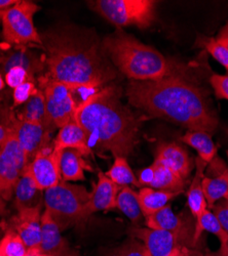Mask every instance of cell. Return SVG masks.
<instances>
[{
    "mask_svg": "<svg viewBox=\"0 0 228 256\" xmlns=\"http://www.w3.org/2000/svg\"><path fill=\"white\" fill-rule=\"evenodd\" d=\"M191 250H192L191 248L181 246V247L175 248L174 250H172V251H171L170 253H168V254H165L164 256H189Z\"/></svg>",
    "mask_w": 228,
    "mask_h": 256,
    "instance_id": "39",
    "label": "cell"
},
{
    "mask_svg": "<svg viewBox=\"0 0 228 256\" xmlns=\"http://www.w3.org/2000/svg\"><path fill=\"white\" fill-rule=\"evenodd\" d=\"M215 176H203L202 190L209 209L221 200L228 201V167L221 160L214 164Z\"/></svg>",
    "mask_w": 228,
    "mask_h": 256,
    "instance_id": "20",
    "label": "cell"
},
{
    "mask_svg": "<svg viewBox=\"0 0 228 256\" xmlns=\"http://www.w3.org/2000/svg\"><path fill=\"white\" fill-rule=\"evenodd\" d=\"M105 176L119 188L131 186L140 188L138 178L126 157H115L112 166L105 172Z\"/></svg>",
    "mask_w": 228,
    "mask_h": 256,
    "instance_id": "30",
    "label": "cell"
},
{
    "mask_svg": "<svg viewBox=\"0 0 228 256\" xmlns=\"http://www.w3.org/2000/svg\"><path fill=\"white\" fill-rule=\"evenodd\" d=\"M53 146L55 150L60 152H63L66 148H73V150L80 152L85 157L92 154L89 136L84 128L75 120L60 128L55 140L53 142Z\"/></svg>",
    "mask_w": 228,
    "mask_h": 256,
    "instance_id": "19",
    "label": "cell"
},
{
    "mask_svg": "<svg viewBox=\"0 0 228 256\" xmlns=\"http://www.w3.org/2000/svg\"><path fill=\"white\" fill-rule=\"evenodd\" d=\"M145 224L149 228L172 232L181 237L189 248L196 249L197 245L194 242L195 220L192 216L176 214L170 204L145 218Z\"/></svg>",
    "mask_w": 228,
    "mask_h": 256,
    "instance_id": "11",
    "label": "cell"
},
{
    "mask_svg": "<svg viewBox=\"0 0 228 256\" xmlns=\"http://www.w3.org/2000/svg\"><path fill=\"white\" fill-rule=\"evenodd\" d=\"M18 2V0H0V12H5Z\"/></svg>",
    "mask_w": 228,
    "mask_h": 256,
    "instance_id": "43",
    "label": "cell"
},
{
    "mask_svg": "<svg viewBox=\"0 0 228 256\" xmlns=\"http://www.w3.org/2000/svg\"><path fill=\"white\" fill-rule=\"evenodd\" d=\"M210 83L217 98L228 100V75L213 74Z\"/></svg>",
    "mask_w": 228,
    "mask_h": 256,
    "instance_id": "36",
    "label": "cell"
},
{
    "mask_svg": "<svg viewBox=\"0 0 228 256\" xmlns=\"http://www.w3.org/2000/svg\"><path fill=\"white\" fill-rule=\"evenodd\" d=\"M2 16H3V12H0V22H2Z\"/></svg>",
    "mask_w": 228,
    "mask_h": 256,
    "instance_id": "48",
    "label": "cell"
},
{
    "mask_svg": "<svg viewBox=\"0 0 228 256\" xmlns=\"http://www.w3.org/2000/svg\"><path fill=\"white\" fill-rule=\"evenodd\" d=\"M120 96L118 86L106 85L79 104L74 120L87 132L91 148L128 158L139 142L141 123Z\"/></svg>",
    "mask_w": 228,
    "mask_h": 256,
    "instance_id": "3",
    "label": "cell"
},
{
    "mask_svg": "<svg viewBox=\"0 0 228 256\" xmlns=\"http://www.w3.org/2000/svg\"><path fill=\"white\" fill-rule=\"evenodd\" d=\"M210 210L217 216L222 228L228 232V201L221 200L217 202Z\"/></svg>",
    "mask_w": 228,
    "mask_h": 256,
    "instance_id": "37",
    "label": "cell"
},
{
    "mask_svg": "<svg viewBox=\"0 0 228 256\" xmlns=\"http://www.w3.org/2000/svg\"><path fill=\"white\" fill-rule=\"evenodd\" d=\"M61 232L62 230L50 212L45 209L40 224V243L38 245L40 250L49 256H58L69 251L71 249L69 243Z\"/></svg>",
    "mask_w": 228,
    "mask_h": 256,
    "instance_id": "18",
    "label": "cell"
},
{
    "mask_svg": "<svg viewBox=\"0 0 228 256\" xmlns=\"http://www.w3.org/2000/svg\"><path fill=\"white\" fill-rule=\"evenodd\" d=\"M195 165L196 172L192 180L189 182V186L187 190L188 208L194 220L198 218L204 210L209 209L203 195V190L201 184L202 178L204 176V168L206 166V163L197 157L195 160Z\"/></svg>",
    "mask_w": 228,
    "mask_h": 256,
    "instance_id": "24",
    "label": "cell"
},
{
    "mask_svg": "<svg viewBox=\"0 0 228 256\" xmlns=\"http://www.w3.org/2000/svg\"><path fill=\"white\" fill-rule=\"evenodd\" d=\"M38 90L37 82H26L16 88L13 92V108L23 106Z\"/></svg>",
    "mask_w": 228,
    "mask_h": 256,
    "instance_id": "35",
    "label": "cell"
},
{
    "mask_svg": "<svg viewBox=\"0 0 228 256\" xmlns=\"http://www.w3.org/2000/svg\"><path fill=\"white\" fill-rule=\"evenodd\" d=\"M0 64H2V56H0ZM5 86H6V82H5L2 72H0V92L5 88Z\"/></svg>",
    "mask_w": 228,
    "mask_h": 256,
    "instance_id": "45",
    "label": "cell"
},
{
    "mask_svg": "<svg viewBox=\"0 0 228 256\" xmlns=\"http://www.w3.org/2000/svg\"><path fill=\"white\" fill-rule=\"evenodd\" d=\"M152 180H153V169L151 165L140 170L138 174V182L140 188L150 186Z\"/></svg>",
    "mask_w": 228,
    "mask_h": 256,
    "instance_id": "38",
    "label": "cell"
},
{
    "mask_svg": "<svg viewBox=\"0 0 228 256\" xmlns=\"http://www.w3.org/2000/svg\"><path fill=\"white\" fill-rule=\"evenodd\" d=\"M21 67L26 69L34 77L45 71L47 68L45 58L29 48H13L2 56L0 72L3 76L12 68ZM37 78V77H36Z\"/></svg>",
    "mask_w": 228,
    "mask_h": 256,
    "instance_id": "17",
    "label": "cell"
},
{
    "mask_svg": "<svg viewBox=\"0 0 228 256\" xmlns=\"http://www.w3.org/2000/svg\"><path fill=\"white\" fill-rule=\"evenodd\" d=\"M40 36L50 78L75 90H101L117 77L102 44L90 31L66 26Z\"/></svg>",
    "mask_w": 228,
    "mask_h": 256,
    "instance_id": "1",
    "label": "cell"
},
{
    "mask_svg": "<svg viewBox=\"0 0 228 256\" xmlns=\"http://www.w3.org/2000/svg\"><path fill=\"white\" fill-rule=\"evenodd\" d=\"M0 256H7V255L5 254V252H4L2 249H0Z\"/></svg>",
    "mask_w": 228,
    "mask_h": 256,
    "instance_id": "47",
    "label": "cell"
},
{
    "mask_svg": "<svg viewBox=\"0 0 228 256\" xmlns=\"http://www.w3.org/2000/svg\"><path fill=\"white\" fill-rule=\"evenodd\" d=\"M3 52V48H0V52Z\"/></svg>",
    "mask_w": 228,
    "mask_h": 256,
    "instance_id": "50",
    "label": "cell"
},
{
    "mask_svg": "<svg viewBox=\"0 0 228 256\" xmlns=\"http://www.w3.org/2000/svg\"><path fill=\"white\" fill-rule=\"evenodd\" d=\"M40 8L28 0H18L11 8L3 12V39L6 44L14 48H44L43 39L34 25V14Z\"/></svg>",
    "mask_w": 228,
    "mask_h": 256,
    "instance_id": "7",
    "label": "cell"
},
{
    "mask_svg": "<svg viewBox=\"0 0 228 256\" xmlns=\"http://www.w3.org/2000/svg\"><path fill=\"white\" fill-rule=\"evenodd\" d=\"M18 115L27 121L43 125L48 130L54 134L56 130V127L51 121L49 116L46 98L44 92L38 88V90L34 96H32L24 104L21 110H19Z\"/></svg>",
    "mask_w": 228,
    "mask_h": 256,
    "instance_id": "22",
    "label": "cell"
},
{
    "mask_svg": "<svg viewBox=\"0 0 228 256\" xmlns=\"http://www.w3.org/2000/svg\"><path fill=\"white\" fill-rule=\"evenodd\" d=\"M154 161L169 168L185 180L189 182L194 163L189 153L182 146L167 142L158 144L155 148Z\"/></svg>",
    "mask_w": 228,
    "mask_h": 256,
    "instance_id": "14",
    "label": "cell"
},
{
    "mask_svg": "<svg viewBox=\"0 0 228 256\" xmlns=\"http://www.w3.org/2000/svg\"><path fill=\"white\" fill-rule=\"evenodd\" d=\"M41 208L43 206L18 210L9 222L8 228L18 232L28 248L40 243Z\"/></svg>",
    "mask_w": 228,
    "mask_h": 256,
    "instance_id": "16",
    "label": "cell"
},
{
    "mask_svg": "<svg viewBox=\"0 0 228 256\" xmlns=\"http://www.w3.org/2000/svg\"><path fill=\"white\" fill-rule=\"evenodd\" d=\"M218 253L219 256H228V241L224 245H220Z\"/></svg>",
    "mask_w": 228,
    "mask_h": 256,
    "instance_id": "44",
    "label": "cell"
},
{
    "mask_svg": "<svg viewBox=\"0 0 228 256\" xmlns=\"http://www.w3.org/2000/svg\"><path fill=\"white\" fill-rule=\"evenodd\" d=\"M4 79L8 86H10L13 90L26 82H37L36 77H34L26 69L21 67H15L10 69L4 75Z\"/></svg>",
    "mask_w": 228,
    "mask_h": 256,
    "instance_id": "34",
    "label": "cell"
},
{
    "mask_svg": "<svg viewBox=\"0 0 228 256\" xmlns=\"http://www.w3.org/2000/svg\"><path fill=\"white\" fill-rule=\"evenodd\" d=\"M126 94L135 108L178 123L188 130L213 134L218 127L217 114L205 94L181 77L131 81Z\"/></svg>",
    "mask_w": 228,
    "mask_h": 256,
    "instance_id": "2",
    "label": "cell"
},
{
    "mask_svg": "<svg viewBox=\"0 0 228 256\" xmlns=\"http://www.w3.org/2000/svg\"><path fill=\"white\" fill-rule=\"evenodd\" d=\"M58 256H79V255H78V253L75 250L70 249L69 251L65 252L64 254H61V255H58Z\"/></svg>",
    "mask_w": 228,
    "mask_h": 256,
    "instance_id": "46",
    "label": "cell"
},
{
    "mask_svg": "<svg viewBox=\"0 0 228 256\" xmlns=\"http://www.w3.org/2000/svg\"><path fill=\"white\" fill-rule=\"evenodd\" d=\"M120 188L108 178L105 174L99 172L98 180L91 192L90 200L85 208V218H89L96 212L108 211L116 208V198Z\"/></svg>",
    "mask_w": 228,
    "mask_h": 256,
    "instance_id": "15",
    "label": "cell"
},
{
    "mask_svg": "<svg viewBox=\"0 0 228 256\" xmlns=\"http://www.w3.org/2000/svg\"><path fill=\"white\" fill-rule=\"evenodd\" d=\"M151 167L153 169V180L149 188L182 194L187 184H189L188 180H185L156 161H153Z\"/></svg>",
    "mask_w": 228,
    "mask_h": 256,
    "instance_id": "26",
    "label": "cell"
},
{
    "mask_svg": "<svg viewBox=\"0 0 228 256\" xmlns=\"http://www.w3.org/2000/svg\"><path fill=\"white\" fill-rule=\"evenodd\" d=\"M24 256H49L47 254H45L43 251L40 250L39 246H33V247H29L26 254Z\"/></svg>",
    "mask_w": 228,
    "mask_h": 256,
    "instance_id": "42",
    "label": "cell"
},
{
    "mask_svg": "<svg viewBox=\"0 0 228 256\" xmlns=\"http://www.w3.org/2000/svg\"><path fill=\"white\" fill-rule=\"evenodd\" d=\"M37 84L44 92L47 110L54 126L62 128L74 121L78 104L72 88L64 83L50 78L46 74L38 77Z\"/></svg>",
    "mask_w": 228,
    "mask_h": 256,
    "instance_id": "9",
    "label": "cell"
},
{
    "mask_svg": "<svg viewBox=\"0 0 228 256\" xmlns=\"http://www.w3.org/2000/svg\"><path fill=\"white\" fill-rule=\"evenodd\" d=\"M102 46L112 65L131 81H155L174 76L164 56L120 29L105 37Z\"/></svg>",
    "mask_w": 228,
    "mask_h": 256,
    "instance_id": "4",
    "label": "cell"
},
{
    "mask_svg": "<svg viewBox=\"0 0 228 256\" xmlns=\"http://www.w3.org/2000/svg\"><path fill=\"white\" fill-rule=\"evenodd\" d=\"M89 4L118 29L128 26L146 29L155 20L156 2L152 0H97Z\"/></svg>",
    "mask_w": 228,
    "mask_h": 256,
    "instance_id": "6",
    "label": "cell"
},
{
    "mask_svg": "<svg viewBox=\"0 0 228 256\" xmlns=\"http://www.w3.org/2000/svg\"><path fill=\"white\" fill-rule=\"evenodd\" d=\"M28 164L25 152L12 134L0 146V205L13 199L15 188Z\"/></svg>",
    "mask_w": 228,
    "mask_h": 256,
    "instance_id": "10",
    "label": "cell"
},
{
    "mask_svg": "<svg viewBox=\"0 0 228 256\" xmlns=\"http://www.w3.org/2000/svg\"><path fill=\"white\" fill-rule=\"evenodd\" d=\"M90 196L86 186L62 180L45 190L44 204L62 232L72 226L81 228L87 224L85 208Z\"/></svg>",
    "mask_w": 228,
    "mask_h": 256,
    "instance_id": "5",
    "label": "cell"
},
{
    "mask_svg": "<svg viewBox=\"0 0 228 256\" xmlns=\"http://www.w3.org/2000/svg\"><path fill=\"white\" fill-rule=\"evenodd\" d=\"M0 249L7 256H24L28 247L18 232L12 228H8L5 236L0 240Z\"/></svg>",
    "mask_w": 228,
    "mask_h": 256,
    "instance_id": "32",
    "label": "cell"
},
{
    "mask_svg": "<svg viewBox=\"0 0 228 256\" xmlns=\"http://www.w3.org/2000/svg\"><path fill=\"white\" fill-rule=\"evenodd\" d=\"M4 226H3V222H0V228H3Z\"/></svg>",
    "mask_w": 228,
    "mask_h": 256,
    "instance_id": "49",
    "label": "cell"
},
{
    "mask_svg": "<svg viewBox=\"0 0 228 256\" xmlns=\"http://www.w3.org/2000/svg\"><path fill=\"white\" fill-rule=\"evenodd\" d=\"M197 46L204 48L228 71V48L214 37L201 36L196 42Z\"/></svg>",
    "mask_w": 228,
    "mask_h": 256,
    "instance_id": "31",
    "label": "cell"
},
{
    "mask_svg": "<svg viewBox=\"0 0 228 256\" xmlns=\"http://www.w3.org/2000/svg\"><path fill=\"white\" fill-rule=\"evenodd\" d=\"M109 256H151L139 240L130 237L126 242L117 247Z\"/></svg>",
    "mask_w": 228,
    "mask_h": 256,
    "instance_id": "33",
    "label": "cell"
},
{
    "mask_svg": "<svg viewBox=\"0 0 228 256\" xmlns=\"http://www.w3.org/2000/svg\"><path fill=\"white\" fill-rule=\"evenodd\" d=\"M60 168L62 180L66 182L85 180L86 170H93L85 156L73 148H66L62 153Z\"/></svg>",
    "mask_w": 228,
    "mask_h": 256,
    "instance_id": "23",
    "label": "cell"
},
{
    "mask_svg": "<svg viewBox=\"0 0 228 256\" xmlns=\"http://www.w3.org/2000/svg\"><path fill=\"white\" fill-rule=\"evenodd\" d=\"M14 197V203L17 211L28 208H35L38 206H43L44 204L43 190H40L37 188L33 178L29 172L28 165L15 188Z\"/></svg>",
    "mask_w": 228,
    "mask_h": 256,
    "instance_id": "21",
    "label": "cell"
},
{
    "mask_svg": "<svg viewBox=\"0 0 228 256\" xmlns=\"http://www.w3.org/2000/svg\"><path fill=\"white\" fill-rule=\"evenodd\" d=\"M128 232L130 237L144 244L151 256H164L177 247H188L181 237L172 232L141 228L139 226H131Z\"/></svg>",
    "mask_w": 228,
    "mask_h": 256,
    "instance_id": "13",
    "label": "cell"
},
{
    "mask_svg": "<svg viewBox=\"0 0 228 256\" xmlns=\"http://www.w3.org/2000/svg\"><path fill=\"white\" fill-rule=\"evenodd\" d=\"M180 140L193 148L198 154V158L206 164L212 163L217 157L218 148L209 132L188 130L180 138Z\"/></svg>",
    "mask_w": 228,
    "mask_h": 256,
    "instance_id": "27",
    "label": "cell"
},
{
    "mask_svg": "<svg viewBox=\"0 0 228 256\" xmlns=\"http://www.w3.org/2000/svg\"><path fill=\"white\" fill-rule=\"evenodd\" d=\"M181 193L155 190L149 186L141 188L138 192V198L144 218L167 206L171 200L175 199Z\"/></svg>",
    "mask_w": 228,
    "mask_h": 256,
    "instance_id": "25",
    "label": "cell"
},
{
    "mask_svg": "<svg viewBox=\"0 0 228 256\" xmlns=\"http://www.w3.org/2000/svg\"><path fill=\"white\" fill-rule=\"evenodd\" d=\"M216 39L228 48V22L226 23L225 26L222 27V29L218 33V36L216 37Z\"/></svg>",
    "mask_w": 228,
    "mask_h": 256,
    "instance_id": "40",
    "label": "cell"
},
{
    "mask_svg": "<svg viewBox=\"0 0 228 256\" xmlns=\"http://www.w3.org/2000/svg\"><path fill=\"white\" fill-rule=\"evenodd\" d=\"M14 109L13 106L0 102V123L16 136L30 163L43 148L53 144V132L43 125L22 119Z\"/></svg>",
    "mask_w": 228,
    "mask_h": 256,
    "instance_id": "8",
    "label": "cell"
},
{
    "mask_svg": "<svg viewBox=\"0 0 228 256\" xmlns=\"http://www.w3.org/2000/svg\"><path fill=\"white\" fill-rule=\"evenodd\" d=\"M62 153L55 150L52 144L43 148L28 164L29 172L40 190L45 192L62 182L60 168Z\"/></svg>",
    "mask_w": 228,
    "mask_h": 256,
    "instance_id": "12",
    "label": "cell"
},
{
    "mask_svg": "<svg viewBox=\"0 0 228 256\" xmlns=\"http://www.w3.org/2000/svg\"><path fill=\"white\" fill-rule=\"evenodd\" d=\"M116 208L119 209L134 226H137L144 218L139 203L138 192L131 186L120 188L116 198Z\"/></svg>",
    "mask_w": 228,
    "mask_h": 256,
    "instance_id": "28",
    "label": "cell"
},
{
    "mask_svg": "<svg viewBox=\"0 0 228 256\" xmlns=\"http://www.w3.org/2000/svg\"><path fill=\"white\" fill-rule=\"evenodd\" d=\"M12 136V132L8 130V128L0 123V146H2Z\"/></svg>",
    "mask_w": 228,
    "mask_h": 256,
    "instance_id": "41",
    "label": "cell"
},
{
    "mask_svg": "<svg viewBox=\"0 0 228 256\" xmlns=\"http://www.w3.org/2000/svg\"><path fill=\"white\" fill-rule=\"evenodd\" d=\"M203 232H211L219 239L220 245H224L228 241V232L222 228L217 216L210 210H204L201 216L195 220L194 242L197 245Z\"/></svg>",
    "mask_w": 228,
    "mask_h": 256,
    "instance_id": "29",
    "label": "cell"
}]
</instances>
